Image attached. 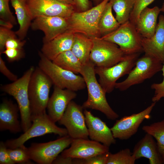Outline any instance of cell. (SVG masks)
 <instances>
[{
	"instance_id": "1",
	"label": "cell",
	"mask_w": 164,
	"mask_h": 164,
	"mask_svg": "<svg viewBox=\"0 0 164 164\" xmlns=\"http://www.w3.org/2000/svg\"><path fill=\"white\" fill-rule=\"evenodd\" d=\"M95 67L90 61L83 65L80 74L84 78L88 91L87 100L83 104L84 109L99 111L109 119L114 120L119 115L111 108L106 97V92L96 78Z\"/></svg>"
},
{
	"instance_id": "2",
	"label": "cell",
	"mask_w": 164,
	"mask_h": 164,
	"mask_svg": "<svg viewBox=\"0 0 164 164\" xmlns=\"http://www.w3.org/2000/svg\"><path fill=\"white\" fill-rule=\"evenodd\" d=\"M35 68L33 66H31L21 77L11 83L2 85L0 87L2 91L12 96L16 100L19 110L23 132L27 131L32 124L28 86Z\"/></svg>"
},
{
	"instance_id": "3",
	"label": "cell",
	"mask_w": 164,
	"mask_h": 164,
	"mask_svg": "<svg viewBox=\"0 0 164 164\" xmlns=\"http://www.w3.org/2000/svg\"><path fill=\"white\" fill-rule=\"evenodd\" d=\"M52 81L38 67L35 68L28 86L32 120L46 112Z\"/></svg>"
},
{
	"instance_id": "4",
	"label": "cell",
	"mask_w": 164,
	"mask_h": 164,
	"mask_svg": "<svg viewBox=\"0 0 164 164\" xmlns=\"http://www.w3.org/2000/svg\"><path fill=\"white\" fill-rule=\"evenodd\" d=\"M38 67L51 79L55 86L76 91L84 89L86 83L82 76L58 66L39 51Z\"/></svg>"
},
{
	"instance_id": "5",
	"label": "cell",
	"mask_w": 164,
	"mask_h": 164,
	"mask_svg": "<svg viewBox=\"0 0 164 164\" xmlns=\"http://www.w3.org/2000/svg\"><path fill=\"white\" fill-rule=\"evenodd\" d=\"M110 0H103L96 6L80 12H74L68 18L69 30L90 38L100 37L98 23L101 15Z\"/></svg>"
},
{
	"instance_id": "6",
	"label": "cell",
	"mask_w": 164,
	"mask_h": 164,
	"mask_svg": "<svg viewBox=\"0 0 164 164\" xmlns=\"http://www.w3.org/2000/svg\"><path fill=\"white\" fill-rule=\"evenodd\" d=\"M51 133L61 137L68 135L66 128L57 126L46 112L33 118L30 127L19 137L7 140L5 143L8 148L13 149L24 145L32 138Z\"/></svg>"
},
{
	"instance_id": "7",
	"label": "cell",
	"mask_w": 164,
	"mask_h": 164,
	"mask_svg": "<svg viewBox=\"0 0 164 164\" xmlns=\"http://www.w3.org/2000/svg\"><path fill=\"white\" fill-rule=\"evenodd\" d=\"M163 63L159 60L144 54L137 60L135 66L123 81L116 83L115 88L121 91L143 82L162 70Z\"/></svg>"
},
{
	"instance_id": "8",
	"label": "cell",
	"mask_w": 164,
	"mask_h": 164,
	"mask_svg": "<svg viewBox=\"0 0 164 164\" xmlns=\"http://www.w3.org/2000/svg\"><path fill=\"white\" fill-rule=\"evenodd\" d=\"M142 37L129 20L101 38L117 45L126 55L141 53Z\"/></svg>"
},
{
	"instance_id": "9",
	"label": "cell",
	"mask_w": 164,
	"mask_h": 164,
	"mask_svg": "<svg viewBox=\"0 0 164 164\" xmlns=\"http://www.w3.org/2000/svg\"><path fill=\"white\" fill-rule=\"evenodd\" d=\"M140 54L127 55L123 60L110 67H95V73L99 77V82L106 93L111 92L118 79L128 74L135 66Z\"/></svg>"
},
{
	"instance_id": "10",
	"label": "cell",
	"mask_w": 164,
	"mask_h": 164,
	"mask_svg": "<svg viewBox=\"0 0 164 164\" xmlns=\"http://www.w3.org/2000/svg\"><path fill=\"white\" fill-rule=\"evenodd\" d=\"M91 38L93 46L90 60L95 67H111L123 60L126 55L115 43L101 37Z\"/></svg>"
},
{
	"instance_id": "11",
	"label": "cell",
	"mask_w": 164,
	"mask_h": 164,
	"mask_svg": "<svg viewBox=\"0 0 164 164\" xmlns=\"http://www.w3.org/2000/svg\"><path fill=\"white\" fill-rule=\"evenodd\" d=\"M73 139L68 135L56 140L45 143H33L28 148L30 159L39 164H51Z\"/></svg>"
},
{
	"instance_id": "12",
	"label": "cell",
	"mask_w": 164,
	"mask_h": 164,
	"mask_svg": "<svg viewBox=\"0 0 164 164\" xmlns=\"http://www.w3.org/2000/svg\"><path fill=\"white\" fill-rule=\"evenodd\" d=\"M83 109L82 106L72 101L58 121L60 124L65 127L68 135L73 139H88V132Z\"/></svg>"
},
{
	"instance_id": "13",
	"label": "cell",
	"mask_w": 164,
	"mask_h": 164,
	"mask_svg": "<svg viewBox=\"0 0 164 164\" xmlns=\"http://www.w3.org/2000/svg\"><path fill=\"white\" fill-rule=\"evenodd\" d=\"M156 103L153 102L149 106L139 113L124 116L117 120L111 128L114 138L127 140L135 134L142 122L145 120L150 118V114Z\"/></svg>"
},
{
	"instance_id": "14",
	"label": "cell",
	"mask_w": 164,
	"mask_h": 164,
	"mask_svg": "<svg viewBox=\"0 0 164 164\" xmlns=\"http://www.w3.org/2000/svg\"><path fill=\"white\" fill-rule=\"evenodd\" d=\"M33 20L40 16L69 18L74 6L57 0H25Z\"/></svg>"
},
{
	"instance_id": "15",
	"label": "cell",
	"mask_w": 164,
	"mask_h": 164,
	"mask_svg": "<svg viewBox=\"0 0 164 164\" xmlns=\"http://www.w3.org/2000/svg\"><path fill=\"white\" fill-rule=\"evenodd\" d=\"M31 27L33 30H40L43 32L44 43L68 30V18L56 16H39L33 19Z\"/></svg>"
},
{
	"instance_id": "16",
	"label": "cell",
	"mask_w": 164,
	"mask_h": 164,
	"mask_svg": "<svg viewBox=\"0 0 164 164\" xmlns=\"http://www.w3.org/2000/svg\"><path fill=\"white\" fill-rule=\"evenodd\" d=\"M70 145L69 148L62 152V155L73 159H87L109 152V147L86 139H73Z\"/></svg>"
},
{
	"instance_id": "17",
	"label": "cell",
	"mask_w": 164,
	"mask_h": 164,
	"mask_svg": "<svg viewBox=\"0 0 164 164\" xmlns=\"http://www.w3.org/2000/svg\"><path fill=\"white\" fill-rule=\"evenodd\" d=\"M89 137L91 140L109 147L115 144L116 140L111 128L99 118L94 116L89 111H84Z\"/></svg>"
},
{
	"instance_id": "18",
	"label": "cell",
	"mask_w": 164,
	"mask_h": 164,
	"mask_svg": "<svg viewBox=\"0 0 164 164\" xmlns=\"http://www.w3.org/2000/svg\"><path fill=\"white\" fill-rule=\"evenodd\" d=\"M77 95L75 91L54 86L46 109L49 117L53 122L58 121L63 115L68 104Z\"/></svg>"
},
{
	"instance_id": "19",
	"label": "cell",
	"mask_w": 164,
	"mask_h": 164,
	"mask_svg": "<svg viewBox=\"0 0 164 164\" xmlns=\"http://www.w3.org/2000/svg\"><path fill=\"white\" fill-rule=\"evenodd\" d=\"M142 46L145 54L164 63V16L159 17L154 35L151 37H142Z\"/></svg>"
},
{
	"instance_id": "20",
	"label": "cell",
	"mask_w": 164,
	"mask_h": 164,
	"mask_svg": "<svg viewBox=\"0 0 164 164\" xmlns=\"http://www.w3.org/2000/svg\"><path fill=\"white\" fill-rule=\"evenodd\" d=\"M18 105L11 100L4 99L0 105V130H9L16 133L22 130L21 122L19 120Z\"/></svg>"
},
{
	"instance_id": "21",
	"label": "cell",
	"mask_w": 164,
	"mask_h": 164,
	"mask_svg": "<svg viewBox=\"0 0 164 164\" xmlns=\"http://www.w3.org/2000/svg\"><path fill=\"white\" fill-rule=\"evenodd\" d=\"M75 33L67 30L52 40L43 43L41 52L48 59L53 61L58 55L71 50Z\"/></svg>"
},
{
	"instance_id": "22",
	"label": "cell",
	"mask_w": 164,
	"mask_h": 164,
	"mask_svg": "<svg viewBox=\"0 0 164 164\" xmlns=\"http://www.w3.org/2000/svg\"><path fill=\"white\" fill-rule=\"evenodd\" d=\"M132 153L136 160L143 157L148 159L150 164H163L156 142L149 134L146 133L136 143Z\"/></svg>"
},
{
	"instance_id": "23",
	"label": "cell",
	"mask_w": 164,
	"mask_h": 164,
	"mask_svg": "<svg viewBox=\"0 0 164 164\" xmlns=\"http://www.w3.org/2000/svg\"><path fill=\"white\" fill-rule=\"evenodd\" d=\"M160 12V8L157 6L152 8L147 7L141 11L135 26L143 37L149 38L154 35Z\"/></svg>"
},
{
	"instance_id": "24",
	"label": "cell",
	"mask_w": 164,
	"mask_h": 164,
	"mask_svg": "<svg viewBox=\"0 0 164 164\" xmlns=\"http://www.w3.org/2000/svg\"><path fill=\"white\" fill-rule=\"evenodd\" d=\"M14 9L19 25V28L15 33L18 38L23 40L33 20L25 0H10Z\"/></svg>"
},
{
	"instance_id": "25",
	"label": "cell",
	"mask_w": 164,
	"mask_h": 164,
	"mask_svg": "<svg viewBox=\"0 0 164 164\" xmlns=\"http://www.w3.org/2000/svg\"><path fill=\"white\" fill-rule=\"evenodd\" d=\"M93 46L91 38L80 33H75L71 50L83 65L90 61V56Z\"/></svg>"
},
{
	"instance_id": "26",
	"label": "cell",
	"mask_w": 164,
	"mask_h": 164,
	"mask_svg": "<svg viewBox=\"0 0 164 164\" xmlns=\"http://www.w3.org/2000/svg\"><path fill=\"white\" fill-rule=\"evenodd\" d=\"M60 67L75 73H80L83 65L71 50L58 55L53 61Z\"/></svg>"
},
{
	"instance_id": "27",
	"label": "cell",
	"mask_w": 164,
	"mask_h": 164,
	"mask_svg": "<svg viewBox=\"0 0 164 164\" xmlns=\"http://www.w3.org/2000/svg\"><path fill=\"white\" fill-rule=\"evenodd\" d=\"M112 9L111 4L109 1L100 16L98 27L101 35L103 36L115 30L120 25L113 15Z\"/></svg>"
},
{
	"instance_id": "28",
	"label": "cell",
	"mask_w": 164,
	"mask_h": 164,
	"mask_svg": "<svg viewBox=\"0 0 164 164\" xmlns=\"http://www.w3.org/2000/svg\"><path fill=\"white\" fill-rule=\"evenodd\" d=\"M135 0H110L116 14L115 18L120 24L129 21Z\"/></svg>"
},
{
	"instance_id": "29",
	"label": "cell",
	"mask_w": 164,
	"mask_h": 164,
	"mask_svg": "<svg viewBox=\"0 0 164 164\" xmlns=\"http://www.w3.org/2000/svg\"><path fill=\"white\" fill-rule=\"evenodd\" d=\"M142 129L156 139L159 152L164 164V119L144 125Z\"/></svg>"
},
{
	"instance_id": "30",
	"label": "cell",
	"mask_w": 164,
	"mask_h": 164,
	"mask_svg": "<svg viewBox=\"0 0 164 164\" xmlns=\"http://www.w3.org/2000/svg\"><path fill=\"white\" fill-rule=\"evenodd\" d=\"M136 160L130 149L126 148L114 154L109 152L107 164H134Z\"/></svg>"
},
{
	"instance_id": "31",
	"label": "cell",
	"mask_w": 164,
	"mask_h": 164,
	"mask_svg": "<svg viewBox=\"0 0 164 164\" xmlns=\"http://www.w3.org/2000/svg\"><path fill=\"white\" fill-rule=\"evenodd\" d=\"M7 150L10 159L14 164L32 163L28 148L24 145L13 149L8 148Z\"/></svg>"
},
{
	"instance_id": "32",
	"label": "cell",
	"mask_w": 164,
	"mask_h": 164,
	"mask_svg": "<svg viewBox=\"0 0 164 164\" xmlns=\"http://www.w3.org/2000/svg\"><path fill=\"white\" fill-rule=\"evenodd\" d=\"M155 0H135L129 21L135 25L137 22L141 11Z\"/></svg>"
},
{
	"instance_id": "33",
	"label": "cell",
	"mask_w": 164,
	"mask_h": 164,
	"mask_svg": "<svg viewBox=\"0 0 164 164\" xmlns=\"http://www.w3.org/2000/svg\"><path fill=\"white\" fill-rule=\"evenodd\" d=\"M109 153V152L87 159H73V164H107Z\"/></svg>"
},
{
	"instance_id": "34",
	"label": "cell",
	"mask_w": 164,
	"mask_h": 164,
	"mask_svg": "<svg viewBox=\"0 0 164 164\" xmlns=\"http://www.w3.org/2000/svg\"><path fill=\"white\" fill-rule=\"evenodd\" d=\"M10 0H0V18L12 23L16 24L15 17L11 11L9 5Z\"/></svg>"
},
{
	"instance_id": "35",
	"label": "cell",
	"mask_w": 164,
	"mask_h": 164,
	"mask_svg": "<svg viewBox=\"0 0 164 164\" xmlns=\"http://www.w3.org/2000/svg\"><path fill=\"white\" fill-rule=\"evenodd\" d=\"M2 53L5 54L8 61L10 62L18 61L23 58L25 53L23 49H6Z\"/></svg>"
},
{
	"instance_id": "36",
	"label": "cell",
	"mask_w": 164,
	"mask_h": 164,
	"mask_svg": "<svg viewBox=\"0 0 164 164\" xmlns=\"http://www.w3.org/2000/svg\"><path fill=\"white\" fill-rule=\"evenodd\" d=\"M162 70L163 79L162 82L159 83L152 84L151 88L154 91V94L152 98V102H156L162 98H164V63Z\"/></svg>"
},
{
	"instance_id": "37",
	"label": "cell",
	"mask_w": 164,
	"mask_h": 164,
	"mask_svg": "<svg viewBox=\"0 0 164 164\" xmlns=\"http://www.w3.org/2000/svg\"><path fill=\"white\" fill-rule=\"evenodd\" d=\"M15 32L11 29L0 27V55L5 50V44L9 38L16 36Z\"/></svg>"
},
{
	"instance_id": "38",
	"label": "cell",
	"mask_w": 164,
	"mask_h": 164,
	"mask_svg": "<svg viewBox=\"0 0 164 164\" xmlns=\"http://www.w3.org/2000/svg\"><path fill=\"white\" fill-rule=\"evenodd\" d=\"M26 43L25 40H21L18 38L16 36L8 39L5 44V48L6 49H22Z\"/></svg>"
},
{
	"instance_id": "39",
	"label": "cell",
	"mask_w": 164,
	"mask_h": 164,
	"mask_svg": "<svg viewBox=\"0 0 164 164\" xmlns=\"http://www.w3.org/2000/svg\"><path fill=\"white\" fill-rule=\"evenodd\" d=\"M8 148L5 143L2 141L0 142V164H14L10 159L8 153Z\"/></svg>"
},
{
	"instance_id": "40",
	"label": "cell",
	"mask_w": 164,
	"mask_h": 164,
	"mask_svg": "<svg viewBox=\"0 0 164 164\" xmlns=\"http://www.w3.org/2000/svg\"><path fill=\"white\" fill-rule=\"evenodd\" d=\"M0 71L9 80L12 82L16 80L17 76L12 72L7 67L5 62L0 56Z\"/></svg>"
},
{
	"instance_id": "41",
	"label": "cell",
	"mask_w": 164,
	"mask_h": 164,
	"mask_svg": "<svg viewBox=\"0 0 164 164\" xmlns=\"http://www.w3.org/2000/svg\"><path fill=\"white\" fill-rule=\"evenodd\" d=\"M75 7L81 11L89 9L90 3L89 0H74Z\"/></svg>"
},
{
	"instance_id": "42",
	"label": "cell",
	"mask_w": 164,
	"mask_h": 164,
	"mask_svg": "<svg viewBox=\"0 0 164 164\" xmlns=\"http://www.w3.org/2000/svg\"><path fill=\"white\" fill-rule=\"evenodd\" d=\"M73 159L69 157H64L61 155L56 158L52 164H73Z\"/></svg>"
},
{
	"instance_id": "43",
	"label": "cell",
	"mask_w": 164,
	"mask_h": 164,
	"mask_svg": "<svg viewBox=\"0 0 164 164\" xmlns=\"http://www.w3.org/2000/svg\"><path fill=\"white\" fill-rule=\"evenodd\" d=\"M0 26L11 29L13 26V25L9 22L0 19Z\"/></svg>"
},
{
	"instance_id": "44",
	"label": "cell",
	"mask_w": 164,
	"mask_h": 164,
	"mask_svg": "<svg viewBox=\"0 0 164 164\" xmlns=\"http://www.w3.org/2000/svg\"><path fill=\"white\" fill-rule=\"evenodd\" d=\"M61 2L71 5L75 7V4L74 0H57Z\"/></svg>"
},
{
	"instance_id": "45",
	"label": "cell",
	"mask_w": 164,
	"mask_h": 164,
	"mask_svg": "<svg viewBox=\"0 0 164 164\" xmlns=\"http://www.w3.org/2000/svg\"><path fill=\"white\" fill-rule=\"evenodd\" d=\"M160 10L161 12L164 13V0H163V2L162 4L161 8H160Z\"/></svg>"
},
{
	"instance_id": "46",
	"label": "cell",
	"mask_w": 164,
	"mask_h": 164,
	"mask_svg": "<svg viewBox=\"0 0 164 164\" xmlns=\"http://www.w3.org/2000/svg\"><path fill=\"white\" fill-rule=\"evenodd\" d=\"M95 2L98 3V4L101 2L103 0H93Z\"/></svg>"
}]
</instances>
